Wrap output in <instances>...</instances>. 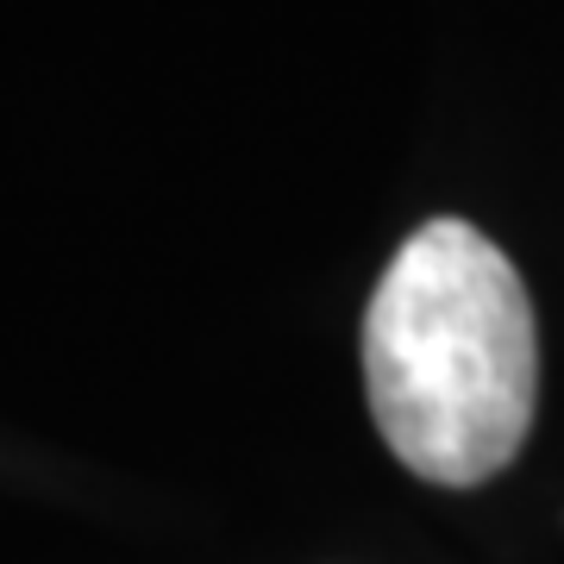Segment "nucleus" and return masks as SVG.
<instances>
[{
  "mask_svg": "<svg viewBox=\"0 0 564 564\" xmlns=\"http://www.w3.org/2000/svg\"><path fill=\"white\" fill-rule=\"evenodd\" d=\"M364 389L426 484L470 489L514 464L540 389L533 302L470 220H426L389 258L364 314Z\"/></svg>",
  "mask_w": 564,
  "mask_h": 564,
  "instance_id": "obj_1",
  "label": "nucleus"
}]
</instances>
